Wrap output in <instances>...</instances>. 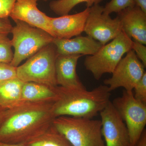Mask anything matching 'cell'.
Segmentation results:
<instances>
[{
	"label": "cell",
	"instance_id": "obj_24",
	"mask_svg": "<svg viewBox=\"0 0 146 146\" xmlns=\"http://www.w3.org/2000/svg\"><path fill=\"white\" fill-rule=\"evenodd\" d=\"M132 50L145 67L146 66V47L145 45L137 41H133Z\"/></svg>",
	"mask_w": 146,
	"mask_h": 146
},
{
	"label": "cell",
	"instance_id": "obj_23",
	"mask_svg": "<svg viewBox=\"0 0 146 146\" xmlns=\"http://www.w3.org/2000/svg\"><path fill=\"white\" fill-rule=\"evenodd\" d=\"M134 98L136 100L146 104V72L133 88Z\"/></svg>",
	"mask_w": 146,
	"mask_h": 146
},
{
	"label": "cell",
	"instance_id": "obj_16",
	"mask_svg": "<svg viewBox=\"0 0 146 146\" xmlns=\"http://www.w3.org/2000/svg\"><path fill=\"white\" fill-rule=\"evenodd\" d=\"M57 86L52 87L34 82H24L21 102L56 100L58 96Z\"/></svg>",
	"mask_w": 146,
	"mask_h": 146
},
{
	"label": "cell",
	"instance_id": "obj_26",
	"mask_svg": "<svg viewBox=\"0 0 146 146\" xmlns=\"http://www.w3.org/2000/svg\"><path fill=\"white\" fill-rule=\"evenodd\" d=\"M13 26L9 18H0V33H11Z\"/></svg>",
	"mask_w": 146,
	"mask_h": 146
},
{
	"label": "cell",
	"instance_id": "obj_6",
	"mask_svg": "<svg viewBox=\"0 0 146 146\" xmlns=\"http://www.w3.org/2000/svg\"><path fill=\"white\" fill-rule=\"evenodd\" d=\"M133 40L123 31L93 55L88 56L84 65L96 80L106 73H112L123 56L132 50Z\"/></svg>",
	"mask_w": 146,
	"mask_h": 146
},
{
	"label": "cell",
	"instance_id": "obj_28",
	"mask_svg": "<svg viewBox=\"0 0 146 146\" xmlns=\"http://www.w3.org/2000/svg\"><path fill=\"white\" fill-rule=\"evenodd\" d=\"M136 146H146V131L145 129Z\"/></svg>",
	"mask_w": 146,
	"mask_h": 146
},
{
	"label": "cell",
	"instance_id": "obj_9",
	"mask_svg": "<svg viewBox=\"0 0 146 146\" xmlns=\"http://www.w3.org/2000/svg\"><path fill=\"white\" fill-rule=\"evenodd\" d=\"M145 68L134 51L130 50L116 66L112 77L105 80L104 82L111 92L120 87L124 88L125 91H133L145 72Z\"/></svg>",
	"mask_w": 146,
	"mask_h": 146
},
{
	"label": "cell",
	"instance_id": "obj_15",
	"mask_svg": "<svg viewBox=\"0 0 146 146\" xmlns=\"http://www.w3.org/2000/svg\"><path fill=\"white\" fill-rule=\"evenodd\" d=\"M52 43L56 48L58 55H93L103 46L88 35L78 36L70 39L54 38Z\"/></svg>",
	"mask_w": 146,
	"mask_h": 146
},
{
	"label": "cell",
	"instance_id": "obj_8",
	"mask_svg": "<svg viewBox=\"0 0 146 146\" xmlns=\"http://www.w3.org/2000/svg\"><path fill=\"white\" fill-rule=\"evenodd\" d=\"M103 7L95 5L90 7L84 32L103 46L122 31L119 17L112 19L104 12Z\"/></svg>",
	"mask_w": 146,
	"mask_h": 146
},
{
	"label": "cell",
	"instance_id": "obj_19",
	"mask_svg": "<svg viewBox=\"0 0 146 146\" xmlns=\"http://www.w3.org/2000/svg\"><path fill=\"white\" fill-rule=\"evenodd\" d=\"M103 0H56L50 3V9L60 16L68 15L76 5L85 3L87 7H91L95 5L99 4Z\"/></svg>",
	"mask_w": 146,
	"mask_h": 146
},
{
	"label": "cell",
	"instance_id": "obj_2",
	"mask_svg": "<svg viewBox=\"0 0 146 146\" xmlns=\"http://www.w3.org/2000/svg\"><path fill=\"white\" fill-rule=\"evenodd\" d=\"M58 98L53 104L55 118L61 116L93 119L109 103L111 91L101 85L91 91L57 86Z\"/></svg>",
	"mask_w": 146,
	"mask_h": 146
},
{
	"label": "cell",
	"instance_id": "obj_7",
	"mask_svg": "<svg viewBox=\"0 0 146 146\" xmlns=\"http://www.w3.org/2000/svg\"><path fill=\"white\" fill-rule=\"evenodd\" d=\"M112 102L127 128L129 146H136L145 130L146 104L136 100L133 91L125 90Z\"/></svg>",
	"mask_w": 146,
	"mask_h": 146
},
{
	"label": "cell",
	"instance_id": "obj_31",
	"mask_svg": "<svg viewBox=\"0 0 146 146\" xmlns=\"http://www.w3.org/2000/svg\"><path fill=\"white\" fill-rule=\"evenodd\" d=\"M42 1H49V0H42Z\"/></svg>",
	"mask_w": 146,
	"mask_h": 146
},
{
	"label": "cell",
	"instance_id": "obj_30",
	"mask_svg": "<svg viewBox=\"0 0 146 146\" xmlns=\"http://www.w3.org/2000/svg\"><path fill=\"white\" fill-rule=\"evenodd\" d=\"M0 146H25L23 144H10L0 142Z\"/></svg>",
	"mask_w": 146,
	"mask_h": 146
},
{
	"label": "cell",
	"instance_id": "obj_3",
	"mask_svg": "<svg viewBox=\"0 0 146 146\" xmlns=\"http://www.w3.org/2000/svg\"><path fill=\"white\" fill-rule=\"evenodd\" d=\"M52 125L72 146H106L100 120L61 116L55 118Z\"/></svg>",
	"mask_w": 146,
	"mask_h": 146
},
{
	"label": "cell",
	"instance_id": "obj_1",
	"mask_svg": "<svg viewBox=\"0 0 146 146\" xmlns=\"http://www.w3.org/2000/svg\"><path fill=\"white\" fill-rule=\"evenodd\" d=\"M54 101L21 102L7 110L0 125V142L24 144L44 133L55 119Z\"/></svg>",
	"mask_w": 146,
	"mask_h": 146
},
{
	"label": "cell",
	"instance_id": "obj_13",
	"mask_svg": "<svg viewBox=\"0 0 146 146\" xmlns=\"http://www.w3.org/2000/svg\"><path fill=\"white\" fill-rule=\"evenodd\" d=\"M82 55H58L55 62V72L58 86L72 89H86L76 72L78 59Z\"/></svg>",
	"mask_w": 146,
	"mask_h": 146
},
{
	"label": "cell",
	"instance_id": "obj_27",
	"mask_svg": "<svg viewBox=\"0 0 146 146\" xmlns=\"http://www.w3.org/2000/svg\"><path fill=\"white\" fill-rule=\"evenodd\" d=\"M135 5L146 13V0H133Z\"/></svg>",
	"mask_w": 146,
	"mask_h": 146
},
{
	"label": "cell",
	"instance_id": "obj_22",
	"mask_svg": "<svg viewBox=\"0 0 146 146\" xmlns=\"http://www.w3.org/2000/svg\"><path fill=\"white\" fill-rule=\"evenodd\" d=\"M16 68L9 63L0 62V83L17 78Z\"/></svg>",
	"mask_w": 146,
	"mask_h": 146
},
{
	"label": "cell",
	"instance_id": "obj_29",
	"mask_svg": "<svg viewBox=\"0 0 146 146\" xmlns=\"http://www.w3.org/2000/svg\"><path fill=\"white\" fill-rule=\"evenodd\" d=\"M7 110L4 109L0 107V125L2 123L4 118L5 115L6 111Z\"/></svg>",
	"mask_w": 146,
	"mask_h": 146
},
{
	"label": "cell",
	"instance_id": "obj_14",
	"mask_svg": "<svg viewBox=\"0 0 146 146\" xmlns=\"http://www.w3.org/2000/svg\"><path fill=\"white\" fill-rule=\"evenodd\" d=\"M118 14L122 31L131 39L146 45V13L134 5Z\"/></svg>",
	"mask_w": 146,
	"mask_h": 146
},
{
	"label": "cell",
	"instance_id": "obj_17",
	"mask_svg": "<svg viewBox=\"0 0 146 146\" xmlns=\"http://www.w3.org/2000/svg\"><path fill=\"white\" fill-rule=\"evenodd\" d=\"M24 82L16 78L0 83V107L7 110L21 102Z\"/></svg>",
	"mask_w": 146,
	"mask_h": 146
},
{
	"label": "cell",
	"instance_id": "obj_25",
	"mask_svg": "<svg viewBox=\"0 0 146 146\" xmlns=\"http://www.w3.org/2000/svg\"><path fill=\"white\" fill-rule=\"evenodd\" d=\"M16 0H0V18H8Z\"/></svg>",
	"mask_w": 146,
	"mask_h": 146
},
{
	"label": "cell",
	"instance_id": "obj_18",
	"mask_svg": "<svg viewBox=\"0 0 146 146\" xmlns=\"http://www.w3.org/2000/svg\"><path fill=\"white\" fill-rule=\"evenodd\" d=\"M23 145L25 146H72L52 124L44 133Z\"/></svg>",
	"mask_w": 146,
	"mask_h": 146
},
{
	"label": "cell",
	"instance_id": "obj_12",
	"mask_svg": "<svg viewBox=\"0 0 146 146\" xmlns=\"http://www.w3.org/2000/svg\"><path fill=\"white\" fill-rule=\"evenodd\" d=\"M39 0H16L9 17L42 29L51 35L49 16L37 7Z\"/></svg>",
	"mask_w": 146,
	"mask_h": 146
},
{
	"label": "cell",
	"instance_id": "obj_20",
	"mask_svg": "<svg viewBox=\"0 0 146 146\" xmlns=\"http://www.w3.org/2000/svg\"><path fill=\"white\" fill-rule=\"evenodd\" d=\"M8 35L0 33V62L10 64L13 59V52Z\"/></svg>",
	"mask_w": 146,
	"mask_h": 146
},
{
	"label": "cell",
	"instance_id": "obj_10",
	"mask_svg": "<svg viewBox=\"0 0 146 146\" xmlns=\"http://www.w3.org/2000/svg\"><path fill=\"white\" fill-rule=\"evenodd\" d=\"M102 132L106 146H129L127 128L110 101L100 112Z\"/></svg>",
	"mask_w": 146,
	"mask_h": 146
},
{
	"label": "cell",
	"instance_id": "obj_5",
	"mask_svg": "<svg viewBox=\"0 0 146 146\" xmlns=\"http://www.w3.org/2000/svg\"><path fill=\"white\" fill-rule=\"evenodd\" d=\"M14 21L16 25L11 30V42L14 52L10 64L17 68L23 60L52 43L54 38L42 29L18 20Z\"/></svg>",
	"mask_w": 146,
	"mask_h": 146
},
{
	"label": "cell",
	"instance_id": "obj_21",
	"mask_svg": "<svg viewBox=\"0 0 146 146\" xmlns=\"http://www.w3.org/2000/svg\"><path fill=\"white\" fill-rule=\"evenodd\" d=\"M134 5L133 0H111L104 7V12L108 15L114 12L118 13Z\"/></svg>",
	"mask_w": 146,
	"mask_h": 146
},
{
	"label": "cell",
	"instance_id": "obj_11",
	"mask_svg": "<svg viewBox=\"0 0 146 146\" xmlns=\"http://www.w3.org/2000/svg\"><path fill=\"white\" fill-rule=\"evenodd\" d=\"M90 7L73 15H65L56 18L50 17L51 35L56 39H70L78 36L84 32Z\"/></svg>",
	"mask_w": 146,
	"mask_h": 146
},
{
	"label": "cell",
	"instance_id": "obj_4",
	"mask_svg": "<svg viewBox=\"0 0 146 146\" xmlns=\"http://www.w3.org/2000/svg\"><path fill=\"white\" fill-rule=\"evenodd\" d=\"M58 55L53 43L42 48L16 68L17 77L23 82H34L47 86H58L55 62Z\"/></svg>",
	"mask_w": 146,
	"mask_h": 146
}]
</instances>
